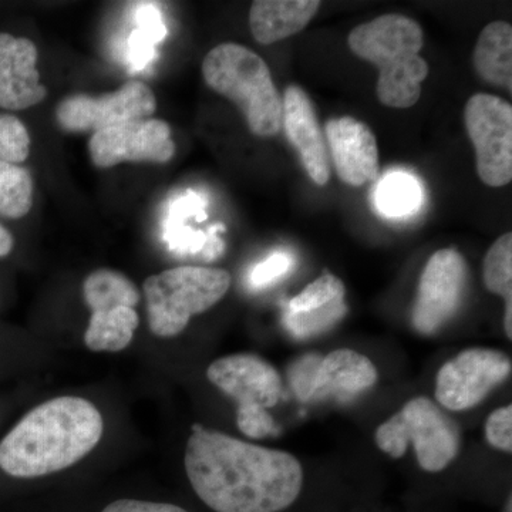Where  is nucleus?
I'll return each instance as SVG.
<instances>
[{"instance_id":"a211bd4d","label":"nucleus","mask_w":512,"mask_h":512,"mask_svg":"<svg viewBox=\"0 0 512 512\" xmlns=\"http://www.w3.org/2000/svg\"><path fill=\"white\" fill-rule=\"evenodd\" d=\"M320 6L318 0H258L252 3L249 26L261 45H272L302 32Z\"/></svg>"},{"instance_id":"5701e85b","label":"nucleus","mask_w":512,"mask_h":512,"mask_svg":"<svg viewBox=\"0 0 512 512\" xmlns=\"http://www.w3.org/2000/svg\"><path fill=\"white\" fill-rule=\"evenodd\" d=\"M33 205V180L26 168L0 161V214L19 220Z\"/></svg>"},{"instance_id":"f257e3e1","label":"nucleus","mask_w":512,"mask_h":512,"mask_svg":"<svg viewBox=\"0 0 512 512\" xmlns=\"http://www.w3.org/2000/svg\"><path fill=\"white\" fill-rule=\"evenodd\" d=\"M185 470L198 497L215 512H279L303 485L291 454L234 439L201 424L192 427Z\"/></svg>"},{"instance_id":"6ab92c4d","label":"nucleus","mask_w":512,"mask_h":512,"mask_svg":"<svg viewBox=\"0 0 512 512\" xmlns=\"http://www.w3.org/2000/svg\"><path fill=\"white\" fill-rule=\"evenodd\" d=\"M474 69L485 82L512 90V26L498 20L481 30L474 47Z\"/></svg>"},{"instance_id":"9b49d317","label":"nucleus","mask_w":512,"mask_h":512,"mask_svg":"<svg viewBox=\"0 0 512 512\" xmlns=\"http://www.w3.org/2000/svg\"><path fill=\"white\" fill-rule=\"evenodd\" d=\"M467 284V264L456 249L444 248L431 256L421 274L413 309V326L421 335H433L460 308Z\"/></svg>"},{"instance_id":"b1692460","label":"nucleus","mask_w":512,"mask_h":512,"mask_svg":"<svg viewBox=\"0 0 512 512\" xmlns=\"http://www.w3.org/2000/svg\"><path fill=\"white\" fill-rule=\"evenodd\" d=\"M420 188L407 174H390L379 184L376 202L379 210L389 217L412 214L420 202Z\"/></svg>"},{"instance_id":"dca6fc26","label":"nucleus","mask_w":512,"mask_h":512,"mask_svg":"<svg viewBox=\"0 0 512 512\" xmlns=\"http://www.w3.org/2000/svg\"><path fill=\"white\" fill-rule=\"evenodd\" d=\"M37 49L32 40L0 33V107L25 110L46 99L45 84L36 69Z\"/></svg>"},{"instance_id":"bb28decb","label":"nucleus","mask_w":512,"mask_h":512,"mask_svg":"<svg viewBox=\"0 0 512 512\" xmlns=\"http://www.w3.org/2000/svg\"><path fill=\"white\" fill-rule=\"evenodd\" d=\"M293 268V256L286 252H275L254 266L249 274L248 284L254 289H264L274 285L279 279L288 275Z\"/></svg>"},{"instance_id":"4468645a","label":"nucleus","mask_w":512,"mask_h":512,"mask_svg":"<svg viewBox=\"0 0 512 512\" xmlns=\"http://www.w3.org/2000/svg\"><path fill=\"white\" fill-rule=\"evenodd\" d=\"M325 137L336 174L343 183L362 187L379 177V147L366 123L349 116L329 120Z\"/></svg>"},{"instance_id":"c85d7f7f","label":"nucleus","mask_w":512,"mask_h":512,"mask_svg":"<svg viewBox=\"0 0 512 512\" xmlns=\"http://www.w3.org/2000/svg\"><path fill=\"white\" fill-rule=\"evenodd\" d=\"M320 356L306 355L298 362L293 363L289 369V382H291L293 393L302 402H308L311 393L313 373L318 365Z\"/></svg>"},{"instance_id":"a878e982","label":"nucleus","mask_w":512,"mask_h":512,"mask_svg":"<svg viewBox=\"0 0 512 512\" xmlns=\"http://www.w3.org/2000/svg\"><path fill=\"white\" fill-rule=\"evenodd\" d=\"M30 137L22 121L0 114V161L19 164L28 160Z\"/></svg>"},{"instance_id":"1a4fd4ad","label":"nucleus","mask_w":512,"mask_h":512,"mask_svg":"<svg viewBox=\"0 0 512 512\" xmlns=\"http://www.w3.org/2000/svg\"><path fill=\"white\" fill-rule=\"evenodd\" d=\"M157 109L153 90L141 82H128L117 92L101 97H67L57 106L59 126L69 133H99L134 120L151 119Z\"/></svg>"},{"instance_id":"aec40b11","label":"nucleus","mask_w":512,"mask_h":512,"mask_svg":"<svg viewBox=\"0 0 512 512\" xmlns=\"http://www.w3.org/2000/svg\"><path fill=\"white\" fill-rule=\"evenodd\" d=\"M137 328L136 309L119 306L111 311L92 312L84 342L94 352H120L130 345Z\"/></svg>"},{"instance_id":"39448f33","label":"nucleus","mask_w":512,"mask_h":512,"mask_svg":"<svg viewBox=\"0 0 512 512\" xmlns=\"http://www.w3.org/2000/svg\"><path fill=\"white\" fill-rule=\"evenodd\" d=\"M231 275L207 266H180L144 282L148 322L154 335H180L192 316L208 311L227 295Z\"/></svg>"},{"instance_id":"4be33fe9","label":"nucleus","mask_w":512,"mask_h":512,"mask_svg":"<svg viewBox=\"0 0 512 512\" xmlns=\"http://www.w3.org/2000/svg\"><path fill=\"white\" fill-rule=\"evenodd\" d=\"M484 284L505 302L504 326L512 338V234L505 232L488 249L484 258Z\"/></svg>"},{"instance_id":"c756f323","label":"nucleus","mask_w":512,"mask_h":512,"mask_svg":"<svg viewBox=\"0 0 512 512\" xmlns=\"http://www.w3.org/2000/svg\"><path fill=\"white\" fill-rule=\"evenodd\" d=\"M101 512H188L173 504L150 503L140 500H119L107 505Z\"/></svg>"},{"instance_id":"423d86ee","label":"nucleus","mask_w":512,"mask_h":512,"mask_svg":"<svg viewBox=\"0 0 512 512\" xmlns=\"http://www.w3.org/2000/svg\"><path fill=\"white\" fill-rule=\"evenodd\" d=\"M208 379L238 403L239 430L251 439L278 434L268 409L281 399V376L262 357L239 353L215 360L207 370Z\"/></svg>"},{"instance_id":"20e7f679","label":"nucleus","mask_w":512,"mask_h":512,"mask_svg":"<svg viewBox=\"0 0 512 512\" xmlns=\"http://www.w3.org/2000/svg\"><path fill=\"white\" fill-rule=\"evenodd\" d=\"M202 76L214 92L237 104L249 130L274 137L282 128V99L268 64L238 43L214 47L202 62Z\"/></svg>"},{"instance_id":"f3484780","label":"nucleus","mask_w":512,"mask_h":512,"mask_svg":"<svg viewBox=\"0 0 512 512\" xmlns=\"http://www.w3.org/2000/svg\"><path fill=\"white\" fill-rule=\"evenodd\" d=\"M377 376L376 366L369 357L355 350H335L320 357L313 373L308 402L325 399L346 402L375 386Z\"/></svg>"},{"instance_id":"2eb2a0df","label":"nucleus","mask_w":512,"mask_h":512,"mask_svg":"<svg viewBox=\"0 0 512 512\" xmlns=\"http://www.w3.org/2000/svg\"><path fill=\"white\" fill-rule=\"evenodd\" d=\"M282 126L313 183L320 187L328 184L330 167L325 133L320 127L311 97L295 84L285 90Z\"/></svg>"},{"instance_id":"6e6552de","label":"nucleus","mask_w":512,"mask_h":512,"mask_svg":"<svg viewBox=\"0 0 512 512\" xmlns=\"http://www.w3.org/2000/svg\"><path fill=\"white\" fill-rule=\"evenodd\" d=\"M464 123L474 150L477 173L485 185L504 187L512 180V107L493 94L470 97Z\"/></svg>"},{"instance_id":"0eeeda50","label":"nucleus","mask_w":512,"mask_h":512,"mask_svg":"<svg viewBox=\"0 0 512 512\" xmlns=\"http://www.w3.org/2000/svg\"><path fill=\"white\" fill-rule=\"evenodd\" d=\"M376 443L394 458L412 443L420 467L439 473L460 451V430L430 399L416 397L377 429Z\"/></svg>"},{"instance_id":"f8f14e48","label":"nucleus","mask_w":512,"mask_h":512,"mask_svg":"<svg viewBox=\"0 0 512 512\" xmlns=\"http://www.w3.org/2000/svg\"><path fill=\"white\" fill-rule=\"evenodd\" d=\"M90 157L97 168H111L124 161L168 163L175 154L171 128L163 120H134L93 134Z\"/></svg>"},{"instance_id":"cd10ccee","label":"nucleus","mask_w":512,"mask_h":512,"mask_svg":"<svg viewBox=\"0 0 512 512\" xmlns=\"http://www.w3.org/2000/svg\"><path fill=\"white\" fill-rule=\"evenodd\" d=\"M485 437L498 450H512V407L504 406L495 410L485 424Z\"/></svg>"},{"instance_id":"ddd939ff","label":"nucleus","mask_w":512,"mask_h":512,"mask_svg":"<svg viewBox=\"0 0 512 512\" xmlns=\"http://www.w3.org/2000/svg\"><path fill=\"white\" fill-rule=\"evenodd\" d=\"M346 288L338 276L323 272L302 292L286 302L284 325L296 339L322 335L345 318Z\"/></svg>"},{"instance_id":"7ed1b4c3","label":"nucleus","mask_w":512,"mask_h":512,"mask_svg":"<svg viewBox=\"0 0 512 512\" xmlns=\"http://www.w3.org/2000/svg\"><path fill=\"white\" fill-rule=\"evenodd\" d=\"M350 50L379 67L377 97L392 109H409L419 101L429 64L420 56L424 32L409 16L383 15L356 26L348 37Z\"/></svg>"},{"instance_id":"412c9836","label":"nucleus","mask_w":512,"mask_h":512,"mask_svg":"<svg viewBox=\"0 0 512 512\" xmlns=\"http://www.w3.org/2000/svg\"><path fill=\"white\" fill-rule=\"evenodd\" d=\"M83 296L92 312H106L119 306L136 308L140 302L138 289L127 276L110 269H99L87 276Z\"/></svg>"},{"instance_id":"393cba45","label":"nucleus","mask_w":512,"mask_h":512,"mask_svg":"<svg viewBox=\"0 0 512 512\" xmlns=\"http://www.w3.org/2000/svg\"><path fill=\"white\" fill-rule=\"evenodd\" d=\"M140 29L131 36V60L136 69H141L151 59L154 43L165 36V26L160 12L154 6H141L138 9Z\"/></svg>"},{"instance_id":"7c9ffc66","label":"nucleus","mask_w":512,"mask_h":512,"mask_svg":"<svg viewBox=\"0 0 512 512\" xmlns=\"http://www.w3.org/2000/svg\"><path fill=\"white\" fill-rule=\"evenodd\" d=\"M13 248V238L9 234L8 229H5L0 225V258L9 255V252Z\"/></svg>"},{"instance_id":"9d476101","label":"nucleus","mask_w":512,"mask_h":512,"mask_svg":"<svg viewBox=\"0 0 512 512\" xmlns=\"http://www.w3.org/2000/svg\"><path fill=\"white\" fill-rule=\"evenodd\" d=\"M510 357L498 350L468 349L441 367L436 397L453 412L476 407L510 376Z\"/></svg>"},{"instance_id":"f03ea898","label":"nucleus","mask_w":512,"mask_h":512,"mask_svg":"<svg viewBox=\"0 0 512 512\" xmlns=\"http://www.w3.org/2000/svg\"><path fill=\"white\" fill-rule=\"evenodd\" d=\"M103 417L80 397H57L37 406L0 443V468L35 478L73 466L97 446Z\"/></svg>"}]
</instances>
